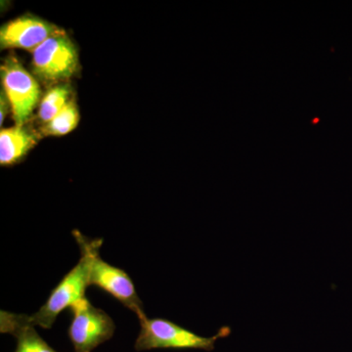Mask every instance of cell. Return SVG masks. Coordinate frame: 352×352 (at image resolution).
Returning <instances> with one entry per match:
<instances>
[{"label": "cell", "instance_id": "obj_11", "mask_svg": "<svg viewBox=\"0 0 352 352\" xmlns=\"http://www.w3.org/2000/svg\"><path fill=\"white\" fill-rule=\"evenodd\" d=\"M80 119V111L75 99H73L52 120L41 127V134L53 138L67 135L69 132L75 131Z\"/></svg>", "mask_w": 352, "mask_h": 352}, {"label": "cell", "instance_id": "obj_9", "mask_svg": "<svg viewBox=\"0 0 352 352\" xmlns=\"http://www.w3.org/2000/svg\"><path fill=\"white\" fill-rule=\"evenodd\" d=\"M0 330L17 339L15 352H57L38 335L34 326L23 320L22 315L0 312Z\"/></svg>", "mask_w": 352, "mask_h": 352}, {"label": "cell", "instance_id": "obj_10", "mask_svg": "<svg viewBox=\"0 0 352 352\" xmlns=\"http://www.w3.org/2000/svg\"><path fill=\"white\" fill-rule=\"evenodd\" d=\"M73 99V89L69 83H59L50 87V89L44 94L39 103L38 112L39 122L43 124V126L47 124Z\"/></svg>", "mask_w": 352, "mask_h": 352}, {"label": "cell", "instance_id": "obj_1", "mask_svg": "<svg viewBox=\"0 0 352 352\" xmlns=\"http://www.w3.org/2000/svg\"><path fill=\"white\" fill-rule=\"evenodd\" d=\"M73 235L78 247L87 250L89 254L90 286H96L104 289L138 315L139 319L144 318V308L131 278L124 270L111 265L101 258L99 252L103 241L89 239L78 230L74 231Z\"/></svg>", "mask_w": 352, "mask_h": 352}, {"label": "cell", "instance_id": "obj_6", "mask_svg": "<svg viewBox=\"0 0 352 352\" xmlns=\"http://www.w3.org/2000/svg\"><path fill=\"white\" fill-rule=\"evenodd\" d=\"M71 310L73 319L69 337L75 352H92L113 337L116 329L113 319L87 298L76 302Z\"/></svg>", "mask_w": 352, "mask_h": 352}, {"label": "cell", "instance_id": "obj_5", "mask_svg": "<svg viewBox=\"0 0 352 352\" xmlns=\"http://www.w3.org/2000/svg\"><path fill=\"white\" fill-rule=\"evenodd\" d=\"M0 75L2 90L10 103L15 126H25L41 103L38 80L14 55L6 58L0 67Z\"/></svg>", "mask_w": 352, "mask_h": 352}, {"label": "cell", "instance_id": "obj_2", "mask_svg": "<svg viewBox=\"0 0 352 352\" xmlns=\"http://www.w3.org/2000/svg\"><path fill=\"white\" fill-rule=\"evenodd\" d=\"M82 256L78 264L53 289L50 298L38 311L32 315H22L23 320L29 325L50 329L58 315L67 308H72L85 298V291L90 286V258L87 250L80 248Z\"/></svg>", "mask_w": 352, "mask_h": 352}, {"label": "cell", "instance_id": "obj_4", "mask_svg": "<svg viewBox=\"0 0 352 352\" xmlns=\"http://www.w3.org/2000/svg\"><path fill=\"white\" fill-rule=\"evenodd\" d=\"M140 333L135 342L138 351L156 349H196L210 351L219 338L227 335L226 329L214 337H201L173 322L161 318L139 319Z\"/></svg>", "mask_w": 352, "mask_h": 352}, {"label": "cell", "instance_id": "obj_3", "mask_svg": "<svg viewBox=\"0 0 352 352\" xmlns=\"http://www.w3.org/2000/svg\"><path fill=\"white\" fill-rule=\"evenodd\" d=\"M32 73L51 87L68 82L80 69L76 44L62 30L32 52Z\"/></svg>", "mask_w": 352, "mask_h": 352}, {"label": "cell", "instance_id": "obj_7", "mask_svg": "<svg viewBox=\"0 0 352 352\" xmlns=\"http://www.w3.org/2000/svg\"><path fill=\"white\" fill-rule=\"evenodd\" d=\"M62 30L48 21L25 14L2 25L0 46L1 50H23L32 53Z\"/></svg>", "mask_w": 352, "mask_h": 352}, {"label": "cell", "instance_id": "obj_8", "mask_svg": "<svg viewBox=\"0 0 352 352\" xmlns=\"http://www.w3.org/2000/svg\"><path fill=\"white\" fill-rule=\"evenodd\" d=\"M41 134L25 126H15L0 131V164L12 166L19 163L32 148L36 147Z\"/></svg>", "mask_w": 352, "mask_h": 352}, {"label": "cell", "instance_id": "obj_12", "mask_svg": "<svg viewBox=\"0 0 352 352\" xmlns=\"http://www.w3.org/2000/svg\"><path fill=\"white\" fill-rule=\"evenodd\" d=\"M9 107H10V103H9L3 90H1V94H0V124L1 126L3 124L4 120H6Z\"/></svg>", "mask_w": 352, "mask_h": 352}]
</instances>
